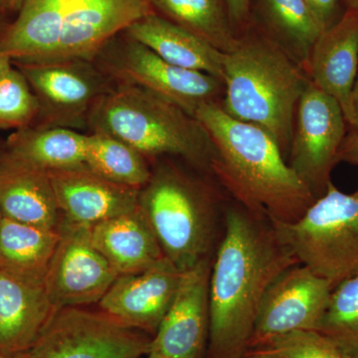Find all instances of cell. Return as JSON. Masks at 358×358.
<instances>
[{
	"label": "cell",
	"mask_w": 358,
	"mask_h": 358,
	"mask_svg": "<svg viewBox=\"0 0 358 358\" xmlns=\"http://www.w3.org/2000/svg\"><path fill=\"white\" fill-rule=\"evenodd\" d=\"M298 263L280 241L270 219L232 203L212 260L207 358H243L266 292Z\"/></svg>",
	"instance_id": "6da1fadb"
},
{
	"label": "cell",
	"mask_w": 358,
	"mask_h": 358,
	"mask_svg": "<svg viewBox=\"0 0 358 358\" xmlns=\"http://www.w3.org/2000/svg\"><path fill=\"white\" fill-rule=\"evenodd\" d=\"M195 117L213 145L210 173L235 203L272 221L294 222L315 201L267 131L233 119L219 103L202 106Z\"/></svg>",
	"instance_id": "7a4b0ae2"
},
{
	"label": "cell",
	"mask_w": 358,
	"mask_h": 358,
	"mask_svg": "<svg viewBox=\"0 0 358 358\" xmlns=\"http://www.w3.org/2000/svg\"><path fill=\"white\" fill-rule=\"evenodd\" d=\"M150 13L145 0H26L0 45L13 64L92 60L113 37Z\"/></svg>",
	"instance_id": "3957f363"
},
{
	"label": "cell",
	"mask_w": 358,
	"mask_h": 358,
	"mask_svg": "<svg viewBox=\"0 0 358 358\" xmlns=\"http://www.w3.org/2000/svg\"><path fill=\"white\" fill-rule=\"evenodd\" d=\"M308 79L284 48L252 22L224 53L220 107L267 131L288 159L296 108Z\"/></svg>",
	"instance_id": "277c9868"
},
{
	"label": "cell",
	"mask_w": 358,
	"mask_h": 358,
	"mask_svg": "<svg viewBox=\"0 0 358 358\" xmlns=\"http://www.w3.org/2000/svg\"><path fill=\"white\" fill-rule=\"evenodd\" d=\"M138 208L164 257L181 272L214 256L226 205L208 181L162 162L141 188Z\"/></svg>",
	"instance_id": "5b68a950"
},
{
	"label": "cell",
	"mask_w": 358,
	"mask_h": 358,
	"mask_svg": "<svg viewBox=\"0 0 358 358\" xmlns=\"http://www.w3.org/2000/svg\"><path fill=\"white\" fill-rule=\"evenodd\" d=\"M88 133L115 136L148 160L180 157L210 173L213 145L201 122L171 101L138 87L115 85L90 115Z\"/></svg>",
	"instance_id": "8992f818"
},
{
	"label": "cell",
	"mask_w": 358,
	"mask_h": 358,
	"mask_svg": "<svg viewBox=\"0 0 358 358\" xmlns=\"http://www.w3.org/2000/svg\"><path fill=\"white\" fill-rule=\"evenodd\" d=\"M270 221L298 263L333 289L358 274V188L345 193L331 181L298 220Z\"/></svg>",
	"instance_id": "52a82bcc"
},
{
	"label": "cell",
	"mask_w": 358,
	"mask_h": 358,
	"mask_svg": "<svg viewBox=\"0 0 358 358\" xmlns=\"http://www.w3.org/2000/svg\"><path fill=\"white\" fill-rule=\"evenodd\" d=\"M92 61L115 83L147 90L194 117L202 106L222 101V80L171 64L124 32L103 45Z\"/></svg>",
	"instance_id": "ba28073f"
},
{
	"label": "cell",
	"mask_w": 358,
	"mask_h": 358,
	"mask_svg": "<svg viewBox=\"0 0 358 358\" xmlns=\"http://www.w3.org/2000/svg\"><path fill=\"white\" fill-rule=\"evenodd\" d=\"M152 336L108 313L56 308L26 358H141Z\"/></svg>",
	"instance_id": "9c48e42d"
},
{
	"label": "cell",
	"mask_w": 358,
	"mask_h": 358,
	"mask_svg": "<svg viewBox=\"0 0 358 358\" xmlns=\"http://www.w3.org/2000/svg\"><path fill=\"white\" fill-rule=\"evenodd\" d=\"M13 65L38 101L37 127L88 131L92 112L117 85L93 61L85 59Z\"/></svg>",
	"instance_id": "30bf717a"
},
{
	"label": "cell",
	"mask_w": 358,
	"mask_h": 358,
	"mask_svg": "<svg viewBox=\"0 0 358 358\" xmlns=\"http://www.w3.org/2000/svg\"><path fill=\"white\" fill-rule=\"evenodd\" d=\"M348 128L339 103L308 81L296 108L288 164L315 199L331 182Z\"/></svg>",
	"instance_id": "8fae6325"
},
{
	"label": "cell",
	"mask_w": 358,
	"mask_h": 358,
	"mask_svg": "<svg viewBox=\"0 0 358 358\" xmlns=\"http://www.w3.org/2000/svg\"><path fill=\"white\" fill-rule=\"evenodd\" d=\"M59 241L44 280L55 308L99 303L119 274L93 243L91 225L61 219Z\"/></svg>",
	"instance_id": "7c38bea8"
},
{
	"label": "cell",
	"mask_w": 358,
	"mask_h": 358,
	"mask_svg": "<svg viewBox=\"0 0 358 358\" xmlns=\"http://www.w3.org/2000/svg\"><path fill=\"white\" fill-rule=\"evenodd\" d=\"M333 287L300 263L282 271L261 303L249 350L294 331H317Z\"/></svg>",
	"instance_id": "4fadbf2b"
},
{
	"label": "cell",
	"mask_w": 358,
	"mask_h": 358,
	"mask_svg": "<svg viewBox=\"0 0 358 358\" xmlns=\"http://www.w3.org/2000/svg\"><path fill=\"white\" fill-rule=\"evenodd\" d=\"M213 257L182 272L178 292L152 336L145 358H204L210 329L209 282Z\"/></svg>",
	"instance_id": "5bb4252c"
},
{
	"label": "cell",
	"mask_w": 358,
	"mask_h": 358,
	"mask_svg": "<svg viewBox=\"0 0 358 358\" xmlns=\"http://www.w3.org/2000/svg\"><path fill=\"white\" fill-rule=\"evenodd\" d=\"M181 275L164 257L143 272L120 275L99 307L122 324L152 336L173 303Z\"/></svg>",
	"instance_id": "9a60e30c"
},
{
	"label": "cell",
	"mask_w": 358,
	"mask_h": 358,
	"mask_svg": "<svg viewBox=\"0 0 358 358\" xmlns=\"http://www.w3.org/2000/svg\"><path fill=\"white\" fill-rule=\"evenodd\" d=\"M61 219L94 225L138 207L141 189L117 185L88 167L48 173Z\"/></svg>",
	"instance_id": "2e32d148"
},
{
	"label": "cell",
	"mask_w": 358,
	"mask_h": 358,
	"mask_svg": "<svg viewBox=\"0 0 358 358\" xmlns=\"http://www.w3.org/2000/svg\"><path fill=\"white\" fill-rule=\"evenodd\" d=\"M308 79L333 96L343 109L348 128L352 94L358 73V13L345 9L313 44L305 68Z\"/></svg>",
	"instance_id": "e0dca14e"
},
{
	"label": "cell",
	"mask_w": 358,
	"mask_h": 358,
	"mask_svg": "<svg viewBox=\"0 0 358 358\" xmlns=\"http://www.w3.org/2000/svg\"><path fill=\"white\" fill-rule=\"evenodd\" d=\"M0 210L17 222L57 230L61 213L46 171L4 155L0 159Z\"/></svg>",
	"instance_id": "ac0fdd59"
},
{
	"label": "cell",
	"mask_w": 358,
	"mask_h": 358,
	"mask_svg": "<svg viewBox=\"0 0 358 358\" xmlns=\"http://www.w3.org/2000/svg\"><path fill=\"white\" fill-rule=\"evenodd\" d=\"M122 32L171 64L222 80L223 52L157 14L143 16Z\"/></svg>",
	"instance_id": "d6986e66"
},
{
	"label": "cell",
	"mask_w": 358,
	"mask_h": 358,
	"mask_svg": "<svg viewBox=\"0 0 358 358\" xmlns=\"http://www.w3.org/2000/svg\"><path fill=\"white\" fill-rule=\"evenodd\" d=\"M54 310L44 287L0 270V350L27 352Z\"/></svg>",
	"instance_id": "ffe728a7"
},
{
	"label": "cell",
	"mask_w": 358,
	"mask_h": 358,
	"mask_svg": "<svg viewBox=\"0 0 358 358\" xmlns=\"http://www.w3.org/2000/svg\"><path fill=\"white\" fill-rule=\"evenodd\" d=\"M93 243L115 272L136 274L164 258L140 208L91 225Z\"/></svg>",
	"instance_id": "44dd1931"
},
{
	"label": "cell",
	"mask_w": 358,
	"mask_h": 358,
	"mask_svg": "<svg viewBox=\"0 0 358 358\" xmlns=\"http://www.w3.org/2000/svg\"><path fill=\"white\" fill-rule=\"evenodd\" d=\"M86 134L74 129L31 126L7 141L6 155L46 173L85 164Z\"/></svg>",
	"instance_id": "7402d4cb"
},
{
	"label": "cell",
	"mask_w": 358,
	"mask_h": 358,
	"mask_svg": "<svg viewBox=\"0 0 358 358\" xmlns=\"http://www.w3.org/2000/svg\"><path fill=\"white\" fill-rule=\"evenodd\" d=\"M59 237L58 229H43L3 217L0 225V270L44 287Z\"/></svg>",
	"instance_id": "603a6c76"
},
{
	"label": "cell",
	"mask_w": 358,
	"mask_h": 358,
	"mask_svg": "<svg viewBox=\"0 0 358 358\" xmlns=\"http://www.w3.org/2000/svg\"><path fill=\"white\" fill-rule=\"evenodd\" d=\"M253 10L257 21L252 22L305 70L313 44L324 31L305 0H256L252 3Z\"/></svg>",
	"instance_id": "cb8c5ba5"
},
{
	"label": "cell",
	"mask_w": 358,
	"mask_h": 358,
	"mask_svg": "<svg viewBox=\"0 0 358 358\" xmlns=\"http://www.w3.org/2000/svg\"><path fill=\"white\" fill-rule=\"evenodd\" d=\"M152 13L206 40L227 53L238 35L226 0H145Z\"/></svg>",
	"instance_id": "d4e9b609"
},
{
	"label": "cell",
	"mask_w": 358,
	"mask_h": 358,
	"mask_svg": "<svg viewBox=\"0 0 358 358\" xmlns=\"http://www.w3.org/2000/svg\"><path fill=\"white\" fill-rule=\"evenodd\" d=\"M85 164L117 185L141 189L150 179V160L128 143L103 133L86 134Z\"/></svg>",
	"instance_id": "484cf974"
},
{
	"label": "cell",
	"mask_w": 358,
	"mask_h": 358,
	"mask_svg": "<svg viewBox=\"0 0 358 358\" xmlns=\"http://www.w3.org/2000/svg\"><path fill=\"white\" fill-rule=\"evenodd\" d=\"M317 331L358 358V274L334 287Z\"/></svg>",
	"instance_id": "4316f807"
},
{
	"label": "cell",
	"mask_w": 358,
	"mask_h": 358,
	"mask_svg": "<svg viewBox=\"0 0 358 358\" xmlns=\"http://www.w3.org/2000/svg\"><path fill=\"white\" fill-rule=\"evenodd\" d=\"M39 105L21 71L13 66L0 77V128L16 131L34 126Z\"/></svg>",
	"instance_id": "83f0119b"
},
{
	"label": "cell",
	"mask_w": 358,
	"mask_h": 358,
	"mask_svg": "<svg viewBox=\"0 0 358 358\" xmlns=\"http://www.w3.org/2000/svg\"><path fill=\"white\" fill-rule=\"evenodd\" d=\"M255 348H263L282 358H355L317 331L282 334Z\"/></svg>",
	"instance_id": "f1b7e54d"
},
{
	"label": "cell",
	"mask_w": 358,
	"mask_h": 358,
	"mask_svg": "<svg viewBox=\"0 0 358 358\" xmlns=\"http://www.w3.org/2000/svg\"><path fill=\"white\" fill-rule=\"evenodd\" d=\"M305 1L324 30L331 27L341 18L338 13L341 4L343 3V0H305Z\"/></svg>",
	"instance_id": "f546056e"
},
{
	"label": "cell",
	"mask_w": 358,
	"mask_h": 358,
	"mask_svg": "<svg viewBox=\"0 0 358 358\" xmlns=\"http://www.w3.org/2000/svg\"><path fill=\"white\" fill-rule=\"evenodd\" d=\"M231 21L238 36L251 24L252 0H226Z\"/></svg>",
	"instance_id": "4dcf8cb0"
},
{
	"label": "cell",
	"mask_w": 358,
	"mask_h": 358,
	"mask_svg": "<svg viewBox=\"0 0 358 358\" xmlns=\"http://www.w3.org/2000/svg\"><path fill=\"white\" fill-rule=\"evenodd\" d=\"M338 162L358 166V131L350 129L341 145Z\"/></svg>",
	"instance_id": "1f68e13d"
},
{
	"label": "cell",
	"mask_w": 358,
	"mask_h": 358,
	"mask_svg": "<svg viewBox=\"0 0 358 358\" xmlns=\"http://www.w3.org/2000/svg\"><path fill=\"white\" fill-rule=\"evenodd\" d=\"M26 0H0V16L6 18L9 14L20 13Z\"/></svg>",
	"instance_id": "d6a6232c"
},
{
	"label": "cell",
	"mask_w": 358,
	"mask_h": 358,
	"mask_svg": "<svg viewBox=\"0 0 358 358\" xmlns=\"http://www.w3.org/2000/svg\"><path fill=\"white\" fill-rule=\"evenodd\" d=\"M350 129L358 131V73L352 94V117H350Z\"/></svg>",
	"instance_id": "836d02e7"
},
{
	"label": "cell",
	"mask_w": 358,
	"mask_h": 358,
	"mask_svg": "<svg viewBox=\"0 0 358 358\" xmlns=\"http://www.w3.org/2000/svg\"><path fill=\"white\" fill-rule=\"evenodd\" d=\"M243 358H282L275 353L268 352L263 348H251L247 350L246 355Z\"/></svg>",
	"instance_id": "e575fe53"
},
{
	"label": "cell",
	"mask_w": 358,
	"mask_h": 358,
	"mask_svg": "<svg viewBox=\"0 0 358 358\" xmlns=\"http://www.w3.org/2000/svg\"><path fill=\"white\" fill-rule=\"evenodd\" d=\"M13 66V60H11L8 54L4 51V49L2 48L1 45H0V77H1L6 71L10 69Z\"/></svg>",
	"instance_id": "d590c367"
},
{
	"label": "cell",
	"mask_w": 358,
	"mask_h": 358,
	"mask_svg": "<svg viewBox=\"0 0 358 358\" xmlns=\"http://www.w3.org/2000/svg\"><path fill=\"white\" fill-rule=\"evenodd\" d=\"M0 358H26L25 352H9L0 350Z\"/></svg>",
	"instance_id": "8d00e7d4"
},
{
	"label": "cell",
	"mask_w": 358,
	"mask_h": 358,
	"mask_svg": "<svg viewBox=\"0 0 358 358\" xmlns=\"http://www.w3.org/2000/svg\"><path fill=\"white\" fill-rule=\"evenodd\" d=\"M343 2L346 9H352L358 13V0H343Z\"/></svg>",
	"instance_id": "74e56055"
},
{
	"label": "cell",
	"mask_w": 358,
	"mask_h": 358,
	"mask_svg": "<svg viewBox=\"0 0 358 358\" xmlns=\"http://www.w3.org/2000/svg\"><path fill=\"white\" fill-rule=\"evenodd\" d=\"M7 25L8 24H6V23H4V18L2 17V16H0V36H1L2 33L6 30Z\"/></svg>",
	"instance_id": "f35d334b"
},
{
	"label": "cell",
	"mask_w": 358,
	"mask_h": 358,
	"mask_svg": "<svg viewBox=\"0 0 358 358\" xmlns=\"http://www.w3.org/2000/svg\"><path fill=\"white\" fill-rule=\"evenodd\" d=\"M2 219H3V215H2L1 210H0V225H1Z\"/></svg>",
	"instance_id": "ab89813d"
}]
</instances>
